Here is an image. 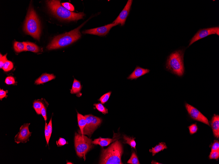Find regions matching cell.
<instances>
[{
    "instance_id": "obj_1",
    "label": "cell",
    "mask_w": 219,
    "mask_h": 164,
    "mask_svg": "<svg viewBox=\"0 0 219 164\" xmlns=\"http://www.w3.org/2000/svg\"><path fill=\"white\" fill-rule=\"evenodd\" d=\"M47 6L51 14L60 19L76 21L83 19L85 16L83 12L76 13L68 10L62 6L60 1L52 0L47 1Z\"/></svg>"
},
{
    "instance_id": "obj_2",
    "label": "cell",
    "mask_w": 219,
    "mask_h": 164,
    "mask_svg": "<svg viewBox=\"0 0 219 164\" xmlns=\"http://www.w3.org/2000/svg\"><path fill=\"white\" fill-rule=\"evenodd\" d=\"M123 152L121 142L117 141L108 148L103 149L100 164H123L121 160Z\"/></svg>"
},
{
    "instance_id": "obj_3",
    "label": "cell",
    "mask_w": 219,
    "mask_h": 164,
    "mask_svg": "<svg viewBox=\"0 0 219 164\" xmlns=\"http://www.w3.org/2000/svg\"><path fill=\"white\" fill-rule=\"evenodd\" d=\"M83 26L68 33L55 37L47 47L48 50L56 49L69 45L79 39L81 37L79 30Z\"/></svg>"
},
{
    "instance_id": "obj_4",
    "label": "cell",
    "mask_w": 219,
    "mask_h": 164,
    "mask_svg": "<svg viewBox=\"0 0 219 164\" xmlns=\"http://www.w3.org/2000/svg\"><path fill=\"white\" fill-rule=\"evenodd\" d=\"M24 31L26 33L36 39L40 40L41 33L40 21L31 5L29 8L24 23Z\"/></svg>"
},
{
    "instance_id": "obj_5",
    "label": "cell",
    "mask_w": 219,
    "mask_h": 164,
    "mask_svg": "<svg viewBox=\"0 0 219 164\" xmlns=\"http://www.w3.org/2000/svg\"><path fill=\"white\" fill-rule=\"evenodd\" d=\"M184 53L182 50L174 52L169 56L166 63V68L174 74L179 76L184 73Z\"/></svg>"
},
{
    "instance_id": "obj_6",
    "label": "cell",
    "mask_w": 219,
    "mask_h": 164,
    "mask_svg": "<svg viewBox=\"0 0 219 164\" xmlns=\"http://www.w3.org/2000/svg\"><path fill=\"white\" fill-rule=\"evenodd\" d=\"M92 140L84 135L75 133V145L77 155L85 159V155L92 148Z\"/></svg>"
},
{
    "instance_id": "obj_7",
    "label": "cell",
    "mask_w": 219,
    "mask_h": 164,
    "mask_svg": "<svg viewBox=\"0 0 219 164\" xmlns=\"http://www.w3.org/2000/svg\"><path fill=\"white\" fill-rule=\"evenodd\" d=\"M87 124L83 130V135L90 136L101 124L102 120L91 114L86 115Z\"/></svg>"
},
{
    "instance_id": "obj_8",
    "label": "cell",
    "mask_w": 219,
    "mask_h": 164,
    "mask_svg": "<svg viewBox=\"0 0 219 164\" xmlns=\"http://www.w3.org/2000/svg\"><path fill=\"white\" fill-rule=\"evenodd\" d=\"M30 124V123L25 124L20 127L19 132L15 137V141L16 143H26L29 141V138L32 133L29 131Z\"/></svg>"
},
{
    "instance_id": "obj_9",
    "label": "cell",
    "mask_w": 219,
    "mask_h": 164,
    "mask_svg": "<svg viewBox=\"0 0 219 164\" xmlns=\"http://www.w3.org/2000/svg\"><path fill=\"white\" fill-rule=\"evenodd\" d=\"M186 108L190 117L194 120L207 124L210 126L207 118L195 107L186 103Z\"/></svg>"
},
{
    "instance_id": "obj_10",
    "label": "cell",
    "mask_w": 219,
    "mask_h": 164,
    "mask_svg": "<svg viewBox=\"0 0 219 164\" xmlns=\"http://www.w3.org/2000/svg\"><path fill=\"white\" fill-rule=\"evenodd\" d=\"M212 34H217L219 35L218 27L200 30L192 39L189 46L197 40Z\"/></svg>"
},
{
    "instance_id": "obj_11",
    "label": "cell",
    "mask_w": 219,
    "mask_h": 164,
    "mask_svg": "<svg viewBox=\"0 0 219 164\" xmlns=\"http://www.w3.org/2000/svg\"><path fill=\"white\" fill-rule=\"evenodd\" d=\"M117 25H118L117 24L112 23L102 27L85 30L83 33L99 36H104L109 33L111 28Z\"/></svg>"
},
{
    "instance_id": "obj_12",
    "label": "cell",
    "mask_w": 219,
    "mask_h": 164,
    "mask_svg": "<svg viewBox=\"0 0 219 164\" xmlns=\"http://www.w3.org/2000/svg\"><path fill=\"white\" fill-rule=\"evenodd\" d=\"M132 1V0L128 1L123 9L113 23L118 25L121 24L122 26L125 24L126 19L129 14Z\"/></svg>"
},
{
    "instance_id": "obj_13",
    "label": "cell",
    "mask_w": 219,
    "mask_h": 164,
    "mask_svg": "<svg viewBox=\"0 0 219 164\" xmlns=\"http://www.w3.org/2000/svg\"><path fill=\"white\" fill-rule=\"evenodd\" d=\"M150 70L137 66L135 70L128 76L127 79L129 80L136 79L140 77L149 72Z\"/></svg>"
},
{
    "instance_id": "obj_14",
    "label": "cell",
    "mask_w": 219,
    "mask_h": 164,
    "mask_svg": "<svg viewBox=\"0 0 219 164\" xmlns=\"http://www.w3.org/2000/svg\"><path fill=\"white\" fill-rule=\"evenodd\" d=\"M211 126L214 135L218 138L219 137V116L214 114L212 119Z\"/></svg>"
},
{
    "instance_id": "obj_15",
    "label": "cell",
    "mask_w": 219,
    "mask_h": 164,
    "mask_svg": "<svg viewBox=\"0 0 219 164\" xmlns=\"http://www.w3.org/2000/svg\"><path fill=\"white\" fill-rule=\"evenodd\" d=\"M55 78V76L53 74H49L45 73L42 75L35 81L37 85L42 84L53 80Z\"/></svg>"
},
{
    "instance_id": "obj_16",
    "label": "cell",
    "mask_w": 219,
    "mask_h": 164,
    "mask_svg": "<svg viewBox=\"0 0 219 164\" xmlns=\"http://www.w3.org/2000/svg\"><path fill=\"white\" fill-rule=\"evenodd\" d=\"M116 139H109V138H100L98 139L94 140L92 141V144L94 145H98L102 147L108 146L111 142H112L115 140Z\"/></svg>"
},
{
    "instance_id": "obj_17",
    "label": "cell",
    "mask_w": 219,
    "mask_h": 164,
    "mask_svg": "<svg viewBox=\"0 0 219 164\" xmlns=\"http://www.w3.org/2000/svg\"><path fill=\"white\" fill-rule=\"evenodd\" d=\"M77 117H78V123L81 131V134L84 135L83 130L87 124L86 119L85 116L78 113L77 115Z\"/></svg>"
},
{
    "instance_id": "obj_18",
    "label": "cell",
    "mask_w": 219,
    "mask_h": 164,
    "mask_svg": "<svg viewBox=\"0 0 219 164\" xmlns=\"http://www.w3.org/2000/svg\"><path fill=\"white\" fill-rule=\"evenodd\" d=\"M167 148L166 145L164 142H161L158 145H157L152 149L150 150V152L152 153L153 156H154L156 154L161 152L164 149Z\"/></svg>"
},
{
    "instance_id": "obj_19",
    "label": "cell",
    "mask_w": 219,
    "mask_h": 164,
    "mask_svg": "<svg viewBox=\"0 0 219 164\" xmlns=\"http://www.w3.org/2000/svg\"><path fill=\"white\" fill-rule=\"evenodd\" d=\"M26 51L33 52L37 53L40 51V47L34 43L26 42H25Z\"/></svg>"
},
{
    "instance_id": "obj_20",
    "label": "cell",
    "mask_w": 219,
    "mask_h": 164,
    "mask_svg": "<svg viewBox=\"0 0 219 164\" xmlns=\"http://www.w3.org/2000/svg\"><path fill=\"white\" fill-rule=\"evenodd\" d=\"M81 88L82 87L80 82L75 79L72 84V88L71 90L70 93L71 94L78 93L80 92Z\"/></svg>"
},
{
    "instance_id": "obj_21",
    "label": "cell",
    "mask_w": 219,
    "mask_h": 164,
    "mask_svg": "<svg viewBox=\"0 0 219 164\" xmlns=\"http://www.w3.org/2000/svg\"><path fill=\"white\" fill-rule=\"evenodd\" d=\"M14 49L17 53H20L24 51H26L25 42H19L16 41L14 45Z\"/></svg>"
},
{
    "instance_id": "obj_22",
    "label": "cell",
    "mask_w": 219,
    "mask_h": 164,
    "mask_svg": "<svg viewBox=\"0 0 219 164\" xmlns=\"http://www.w3.org/2000/svg\"><path fill=\"white\" fill-rule=\"evenodd\" d=\"M44 104L40 100H35L33 103V107L36 113L38 115L41 114V110Z\"/></svg>"
},
{
    "instance_id": "obj_23",
    "label": "cell",
    "mask_w": 219,
    "mask_h": 164,
    "mask_svg": "<svg viewBox=\"0 0 219 164\" xmlns=\"http://www.w3.org/2000/svg\"><path fill=\"white\" fill-rule=\"evenodd\" d=\"M123 139L124 141H125V142H124V143L129 145L131 146L132 148L136 149V144L135 140V138H130L128 137L126 135H124Z\"/></svg>"
},
{
    "instance_id": "obj_24",
    "label": "cell",
    "mask_w": 219,
    "mask_h": 164,
    "mask_svg": "<svg viewBox=\"0 0 219 164\" xmlns=\"http://www.w3.org/2000/svg\"><path fill=\"white\" fill-rule=\"evenodd\" d=\"M13 68V64L11 61L7 60L4 64L2 68L4 71L8 72L11 71Z\"/></svg>"
},
{
    "instance_id": "obj_25",
    "label": "cell",
    "mask_w": 219,
    "mask_h": 164,
    "mask_svg": "<svg viewBox=\"0 0 219 164\" xmlns=\"http://www.w3.org/2000/svg\"><path fill=\"white\" fill-rule=\"evenodd\" d=\"M94 105L96 106V109L98 111L101 112L103 114H105L108 113V109L103 106L102 103H98L94 104Z\"/></svg>"
},
{
    "instance_id": "obj_26",
    "label": "cell",
    "mask_w": 219,
    "mask_h": 164,
    "mask_svg": "<svg viewBox=\"0 0 219 164\" xmlns=\"http://www.w3.org/2000/svg\"><path fill=\"white\" fill-rule=\"evenodd\" d=\"M127 163L131 164H140L138 158L135 152H133Z\"/></svg>"
},
{
    "instance_id": "obj_27",
    "label": "cell",
    "mask_w": 219,
    "mask_h": 164,
    "mask_svg": "<svg viewBox=\"0 0 219 164\" xmlns=\"http://www.w3.org/2000/svg\"><path fill=\"white\" fill-rule=\"evenodd\" d=\"M111 94V92H109L104 94L100 98L99 100L101 102L102 104H105V103L108 100Z\"/></svg>"
},
{
    "instance_id": "obj_28",
    "label": "cell",
    "mask_w": 219,
    "mask_h": 164,
    "mask_svg": "<svg viewBox=\"0 0 219 164\" xmlns=\"http://www.w3.org/2000/svg\"><path fill=\"white\" fill-rule=\"evenodd\" d=\"M219 157V150L211 151L209 155V158L211 159H217Z\"/></svg>"
},
{
    "instance_id": "obj_29",
    "label": "cell",
    "mask_w": 219,
    "mask_h": 164,
    "mask_svg": "<svg viewBox=\"0 0 219 164\" xmlns=\"http://www.w3.org/2000/svg\"><path fill=\"white\" fill-rule=\"evenodd\" d=\"M62 5L66 9L71 12L75 10L74 7L72 4L69 3L65 2L62 3Z\"/></svg>"
},
{
    "instance_id": "obj_30",
    "label": "cell",
    "mask_w": 219,
    "mask_h": 164,
    "mask_svg": "<svg viewBox=\"0 0 219 164\" xmlns=\"http://www.w3.org/2000/svg\"><path fill=\"white\" fill-rule=\"evenodd\" d=\"M47 124L46 122L45 127V135L46 141H47V144L48 145L51 136H50V134L48 130V129H47Z\"/></svg>"
},
{
    "instance_id": "obj_31",
    "label": "cell",
    "mask_w": 219,
    "mask_h": 164,
    "mask_svg": "<svg viewBox=\"0 0 219 164\" xmlns=\"http://www.w3.org/2000/svg\"><path fill=\"white\" fill-rule=\"evenodd\" d=\"M15 82L14 78L12 76L7 77L5 80V83L8 85H13Z\"/></svg>"
},
{
    "instance_id": "obj_32",
    "label": "cell",
    "mask_w": 219,
    "mask_h": 164,
    "mask_svg": "<svg viewBox=\"0 0 219 164\" xmlns=\"http://www.w3.org/2000/svg\"><path fill=\"white\" fill-rule=\"evenodd\" d=\"M188 128L189 129L190 134L192 135L196 133L198 129L196 124H193Z\"/></svg>"
},
{
    "instance_id": "obj_33",
    "label": "cell",
    "mask_w": 219,
    "mask_h": 164,
    "mask_svg": "<svg viewBox=\"0 0 219 164\" xmlns=\"http://www.w3.org/2000/svg\"><path fill=\"white\" fill-rule=\"evenodd\" d=\"M0 57V68H2L3 65L7 61V54L4 56L2 55L1 54Z\"/></svg>"
},
{
    "instance_id": "obj_34",
    "label": "cell",
    "mask_w": 219,
    "mask_h": 164,
    "mask_svg": "<svg viewBox=\"0 0 219 164\" xmlns=\"http://www.w3.org/2000/svg\"><path fill=\"white\" fill-rule=\"evenodd\" d=\"M68 144L65 139L60 138L59 140L57 141V144L58 146H61Z\"/></svg>"
},
{
    "instance_id": "obj_35",
    "label": "cell",
    "mask_w": 219,
    "mask_h": 164,
    "mask_svg": "<svg viewBox=\"0 0 219 164\" xmlns=\"http://www.w3.org/2000/svg\"><path fill=\"white\" fill-rule=\"evenodd\" d=\"M41 114L44 118L45 122H46V120H47L46 109L44 105L42 107L41 110Z\"/></svg>"
},
{
    "instance_id": "obj_36",
    "label": "cell",
    "mask_w": 219,
    "mask_h": 164,
    "mask_svg": "<svg viewBox=\"0 0 219 164\" xmlns=\"http://www.w3.org/2000/svg\"><path fill=\"white\" fill-rule=\"evenodd\" d=\"M219 150V142L217 141H215L212 145L211 151Z\"/></svg>"
},
{
    "instance_id": "obj_37",
    "label": "cell",
    "mask_w": 219,
    "mask_h": 164,
    "mask_svg": "<svg viewBox=\"0 0 219 164\" xmlns=\"http://www.w3.org/2000/svg\"><path fill=\"white\" fill-rule=\"evenodd\" d=\"M8 91H4L3 89L0 90V100H2V99L7 97V93H8Z\"/></svg>"
},
{
    "instance_id": "obj_38",
    "label": "cell",
    "mask_w": 219,
    "mask_h": 164,
    "mask_svg": "<svg viewBox=\"0 0 219 164\" xmlns=\"http://www.w3.org/2000/svg\"><path fill=\"white\" fill-rule=\"evenodd\" d=\"M47 129L51 136L52 132V118H51L48 124H47Z\"/></svg>"
},
{
    "instance_id": "obj_39",
    "label": "cell",
    "mask_w": 219,
    "mask_h": 164,
    "mask_svg": "<svg viewBox=\"0 0 219 164\" xmlns=\"http://www.w3.org/2000/svg\"><path fill=\"white\" fill-rule=\"evenodd\" d=\"M151 163H152V164H161V163H158L156 162H154V161H152V162Z\"/></svg>"
}]
</instances>
